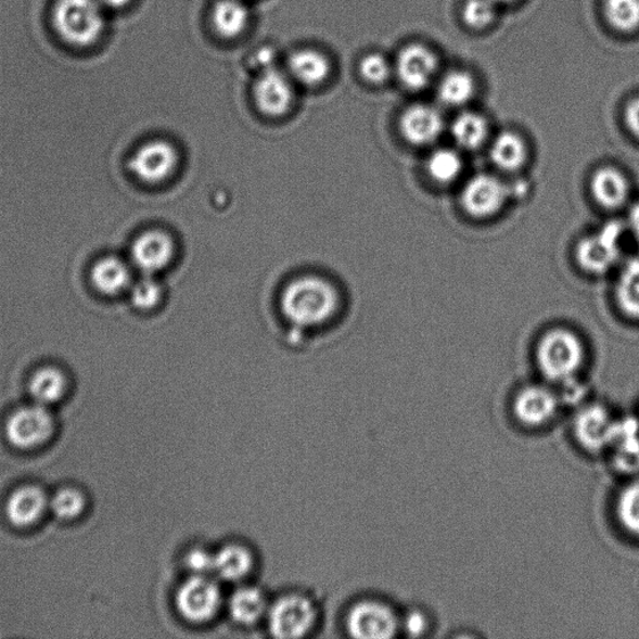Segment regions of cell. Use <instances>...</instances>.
Here are the masks:
<instances>
[{"mask_svg":"<svg viewBox=\"0 0 639 639\" xmlns=\"http://www.w3.org/2000/svg\"><path fill=\"white\" fill-rule=\"evenodd\" d=\"M338 295L333 285L317 277L297 279L281 296V311L295 327L314 328L335 314Z\"/></svg>","mask_w":639,"mask_h":639,"instance_id":"1","label":"cell"},{"mask_svg":"<svg viewBox=\"0 0 639 639\" xmlns=\"http://www.w3.org/2000/svg\"><path fill=\"white\" fill-rule=\"evenodd\" d=\"M52 22L56 35L76 48L94 46L105 30L103 5L99 0H55Z\"/></svg>","mask_w":639,"mask_h":639,"instance_id":"2","label":"cell"},{"mask_svg":"<svg viewBox=\"0 0 639 639\" xmlns=\"http://www.w3.org/2000/svg\"><path fill=\"white\" fill-rule=\"evenodd\" d=\"M585 345L568 329H553L537 345L536 358L546 379L563 383L577 375L585 362Z\"/></svg>","mask_w":639,"mask_h":639,"instance_id":"3","label":"cell"},{"mask_svg":"<svg viewBox=\"0 0 639 639\" xmlns=\"http://www.w3.org/2000/svg\"><path fill=\"white\" fill-rule=\"evenodd\" d=\"M627 230L621 222L613 221L580 240L576 251L579 267L595 276H602L616 267L624 253Z\"/></svg>","mask_w":639,"mask_h":639,"instance_id":"4","label":"cell"},{"mask_svg":"<svg viewBox=\"0 0 639 639\" xmlns=\"http://www.w3.org/2000/svg\"><path fill=\"white\" fill-rule=\"evenodd\" d=\"M55 422L47 406L33 404L14 411L7 421L8 442L22 450L43 445L52 437Z\"/></svg>","mask_w":639,"mask_h":639,"instance_id":"5","label":"cell"},{"mask_svg":"<svg viewBox=\"0 0 639 639\" xmlns=\"http://www.w3.org/2000/svg\"><path fill=\"white\" fill-rule=\"evenodd\" d=\"M511 189L493 174H477L464 186L461 204L469 215L475 219L495 217L508 203Z\"/></svg>","mask_w":639,"mask_h":639,"instance_id":"6","label":"cell"},{"mask_svg":"<svg viewBox=\"0 0 639 639\" xmlns=\"http://www.w3.org/2000/svg\"><path fill=\"white\" fill-rule=\"evenodd\" d=\"M177 605L182 617L194 624H203L217 616L219 612L220 588L205 575H196L180 587Z\"/></svg>","mask_w":639,"mask_h":639,"instance_id":"7","label":"cell"},{"mask_svg":"<svg viewBox=\"0 0 639 639\" xmlns=\"http://www.w3.org/2000/svg\"><path fill=\"white\" fill-rule=\"evenodd\" d=\"M179 156L168 141L153 140L141 145L129 161V169L135 176L148 184L159 182L171 177L177 169Z\"/></svg>","mask_w":639,"mask_h":639,"instance_id":"8","label":"cell"},{"mask_svg":"<svg viewBox=\"0 0 639 639\" xmlns=\"http://www.w3.org/2000/svg\"><path fill=\"white\" fill-rule=\"evenodd\" d=\"M317 618L312 603L303 596H287L280 599L269 613L271 634L279 638L304 637Z\"/></svg>","mask_w":639,"mask_h":639,"instance_id":"9","label":"cell"},{"mask_svg":"<svg viewBox=\"0 0 639 639\" xmlns=\"http://www.w3.org/2000/svg\"><path fill=\"white\" fill-rule=\"evenodd\" d=\"M347 627L355 638L386 639L396 635L398 618L388 605L367 601L355 605L348 614Z\"/></svg>","mask_w":639,"mask_h":639,"instance_id":"10","label":"cell"},{"mask_svg":"<svg viewBox=\"0 0 639 639\" xmlns=\"http://www.w3.org/2000/svg\"><path fill=\"white\" fill-rule=\"evenodd\" d=\"M255 103L268 116H281L290 111L294 103V80L287 72L272 68L259 73L254 87Z\"/></svg>","mask_w":639,"mask_h":639,"instance_id":"11","label":"cell"},{"mask_svg":"<svg viewBox=\"0 0 639 639\" xmlns=\"http://www.w3.org/2000/svg\"><path fill=\"white\" fill-rule=\"evenodd\" d=\"M560 409V397L544 385H531L514 397V417L527 427H541L551 422Z\"/></svg>","mask_w":639,"mask_h":639,"instance_id":"12","label":"cell"},{"mask_svg":"<svg viewBox=\"0 0 639 639\" xmlns=\"http://www.w3.org/2000/svg\"><path fill=\"white\" fill-rule=\"evenodd\" d=\"M617 421L602 405H588L577 413L574 433L585 450L599 453L610 448Z\"/></svg>","mask_w":639,"mask_h":639,"instance_id":"13","label":"cell"},{"mask_svg":"<svg viewBox=\"0 0 639 639\" xmlns=\"http://www.w3.org/2000/svg\"><path fill=\"white\" fill-rule=\"evenodd\" d=\"M438 68L437 56L422 44L405 47L397 55L395 72L401 86L420 91L430 86Z\"/></svg>","mask_w":639,"mask_h":639,"instance_id":"14","label":"cell"},{"mask_svg":"<svg viewBox=\"0 0 639 639\" xmlns=\"http://www.w3.org/2000/svg\"><path fill=\"white\" fill-rule=\"evenodd\" d=\"M130 256L139 271L145 276H155L156 272L167 268L172 260V240L161 230L145 231L132 243Z\"/></svg>","mask_w":639,"mask_h":639,"instance_id":"15","label":"cell"},{"mask_svg":"<svg viewBox=\"0 0 639 639\" xmlns=\"http://www.w3.org/2000/svg\"><path fill=\"white\" fill-rule=\"evenodd\" d=\"M445 129L443 114L427 104H414L401 116L400 130L406 141L417 146L434 144Z\"/></svg>","mask_w":639,"mask_h":639,"instance_id":"16","label":"cell"},{"mask_svg":"<svg viewBox=\"0 0 639 639\" xmlns=\"http://www.w3.org/2000/svg\"><path fill=\"white\" fill-rule=\"evenodd\" d=\"M49 499L43 489L37 486H24L14 491L5 506L8 520L14 526L28 527L43 516Z\"/></svg>","mask_w":639,"mask_h":639,"instance_id":"17","label":"cell"},{"mask_svg":"<svg viewBox=\"0 0 639 639\" xmlns=\"http://www.w3.org/2000/svg\"><path fill=\"white\" fill-rule=\"evenodd\" d=\"M591 190L595 201L608 210L626 205L630 193L625 174L613 167H603L593 174Z\"/></svg>","mask_w":639,"mask_h":639,"instance_id":"18","label":"cell"},{"mask_svg":"<svg viewBox=\"0 0 639 639\" xmlns=\"http://www.w3.org/2000/svg\"><path fill=\"white\" fill-rule=\"evenodd\" d=\"M331 73L327 55L315 49H302L289 57L287 74L290 78L304 87H318Z\"/></svg>","mask_w":639,"mask_h":639,"instance_id":"19","label":"cell"},{"mask_svg":"<svg viewBox=\"0 0 639 639\" xmlns=\"http://www.w3.org/2000/svg\"><path fill=\"white\" fill-rule=\"evenodd\" d=\"M90 280L99 293L114 296L130 287L131 272L119 257L105 256L91 268Z\"/></svg>","mask_w":639,"mask_h":639,"instance_id":"20","label":"cell"},{"mask_svg":"<svg viewBox=\"0 0 639 639\" xmlns=\"http://www.w3.org/2000/svg\"><path fill=\"white\" fill-rule=\"evenodd\" d=\"M251 22V12L244 0H218L212 12L213 28L226 39L243 35Z\"/></svg>","mask_w":639,"mask_h":639,"instance_id":"21","label":"cell"},{"mask_svg":"<svg viewBox=\"0 0 639 639\" xmlns=\"http://www.w3.org/2000/svg\"><path fill=\"white\" fill-rule=\"evenodd\" d=\"M610 448L614 464L625 472L639 469V427L632 419L617 421Z\"/></svg>","mask_w":639,"mask_h":639,"instance_id":"22","label":"cell"},{"mask_svg":"<svg viewBox=\"0 0 639 639\" xmlns=\"http://www.w3.org/2000/svg\"><path fill=\"white\" fill-rule=\"evenodd\" d=\"M527 145L516 132L503 131L489 146V159L496 168L506 172L520 170L527 161Z\"/></svg>","mask_w":639,"mask_h":639,"instance_id":"23","label":"cell"},{"mask_svg":"<svg viewBox=\"0 0 639 639\" xmlns=\"http://www.w3.org/2000/svg\"><path fill=\"white\" fill-rule=\"evenodd\" d=\"M489 127L483 115L464 112L456 116L451 126L455 143L463 151H477L488 139Z\"/></svg>","mask_w":639,"mask_h":639,"instance_id":"24","label":"cell"},{"mask_svg":"<svg viewBox=\"0 0 639 639\" xmlns=\"http://www.w3.org/2000/svg\"><path fill=\"white\" fill-rule=\"evenodd\" d=\"M229 610L231 617L238 624L252 626L263 618L265 612L268 611V603L259 589L244 587L231 597Z\"/></svg>","mask_w":639,"mask_h":639,"instance_id":"25","label":"cell"},{"mask_svg":"<svg viewBox=\"0 0 639 639\" xmlns=\"http://www.w3.org/2000/svg\"><path fill=\"white\" fill-rule=\"evenodd\" d=\"M616 301L628 318L639 320V256L624 264L616 282Z\"/></svg>","mask_w":639,"mask_h":639,"instance_id":"26","label":"cell"},{"mask_svg":"<svg viewBox=\"0 0 639 639\" xmlns=\"http://www.w3.org/2000/svg\"><path fill=\"white\" fill-rule=\"evenodd\" d=\"M66 389L64 373L56 368L47 367L33 373L29 393L35 402L48 406L60 401Z\"/></svg>","mask_w":639,"mask_h":639,"instance_id":"27","label":"cell"},{"mask_svg":"<svg viewBox=\"0 0 639 639\" xmlns=\"http://www.w3.org/2000/svg\"><path fill=\"white\" fill-rule=\"evenodd\" d=\"M253 555L245 547L231 545L214 555V572L226 580H239L251 574Z\"/></svg>","mask_w":639,"mask_h":639,"instance_id":"28","label":"cell"},{"mask_svg":"<svg viewBox=\"0 0 639 639\" xmlns=\"http://www.w3.org/2000/svg\"><path fill=\"white\" fill-rule=\"evenodd\" d=\"M476 85L468 72L455 71L446 74L439 81V101L447 106L458 107L468 104L475 95Z\"/></svg>","mask_w":639,"mask_h":639,"instance_id":"29","label":"cell"},{"mask_svg":"<svg viewBox=\"0 0 639 639\" xmlns=\"http://www.w3.org/2000/svg\"><path fill=\"white\" fill-rule=\"evenodd\" d=\"M462 170V157L455 149L439 148L429 157L427 171L431 179L438 184H452L460 178Z\"/></svg>","mask_w":639,"mask_h":639,"instance_id":"30","label":"cell"},{"mask_svg":"<svg viewBox=\"0 0 639 639\" xmlns=\"http://www.w3.org/2000/svg\"><path fill=\"white\" fill-rule=\"evenodd\" d=\"M604 14L613 28L630 33L639 28V0H605Z\"/></svg>","mask_w":639,"mask_h":639,"instance_id":"31","label":"cell"},{"mask_svg":"<svg viewBox=\"0 0 639 639\" xmlns=\"http://www.w3.org/2000/svg\"><path fill=\"white\" fill-rule=\"evenodd\" d=\"M617 517L629 534L639 536V480L627 485L619 494Z\"/></svg>","mask_w":639,"mask_h":639,"instance_id":"32","label":"cell"},{"mask_svg":"<svg viewBox=\"0 0 639 639\" xmlns=\"http://www.w3.org/2000/svg\"><path fill=\"white\" fill-rule=\"evenodd\" d=\"M163 289L154 276L141 277L130 285L131 304L139 310H152L161 303Z\"/></svg>","mask_w":639,"mask_h":639,"instance_id":"33","label":"cell"},{"mask_svg":"<svg viewBox=\"0 0 639 639\" xmlns=\"http://www.w3.org/2000/svg\"><path fill=\"white\" fill-rule=\"evenodd\" d=\"M49 508L56 517L62 520H74L85 511L86 499L76 488H63L55 493L49 500Z\"/></svg>","mask_w":639,"mask_h":639,"instance_id":"34","label":"cell"},{"mask_svg":"<svg viewBox=\"0 0 639 639\" xmlns=\"http://www.w3.org/2000/svg\"><path fill=\"white\" fill-rule=\"evenodd\" d=\"M463 21L472 29H485L491 26L497 15L494 0H468L463 7Z\"/></svg>","mask_w":639,"mask_h":639,"instance_id":"35","label":"cell"},{"mask_svg":"<svg viewBox=\"0 0 639 639\" xmlns=\"http://www.w3.org/2000/svg\"><path fill=\"white\" fill-rule=\"evenodd\" d=\"M393 71L392 64L381 54L367 55L360 63L361 77L371 85H383L392 76Z\"/></svg>","mask_w":639,"mask_h":639,"instance_id":"36","label":"cell"},{"mask_svg":"<svg viewBox=\"0 0 639 639\" xmlns=\"http://www.w3.org/2000/svg\"><path fill=\"white\" fill-rule=\"evenodd\" d=\"M188 564L197 575H206L214 571V555L202 550L192 551L188 555Z\"/></svg>","mask_w":639,"mask_h":639,"instance_id":"37","label":"cell"},{"mask_svg":"<svg viewBox=\"0 0 639 639\" xmlns=\"http://www.w3.org/2000/svg\"><path fill=\"white\" fill-rule=\"evenodd\" d=\"M405 630L411 637L425 635L429 628V619L425 613L412 611L404 622Z\"/></svg>","mask_w":639,"mask_h":639,"instance_id":"38","label":"cell"},{"mask_svg":"<svg viewBox=\"0 0 639 639\" xmlns=\"http://www.w3.org/2000/svg\"><path fill=\"white\" fill-rule=\"evenodd\" d=\"M278 55L276 49L264 47L257 51L253 56L254 68L263 73L272 68H277Z\"/></svg>","mask_w":639,"mask_h":639,"instance_id":"39","label":"cell"},{"mask_svg":"<svg viewBox=\"0 0 639 639\" xmlns=\"http://www.w3.org/2000/svg\"><path fill=\"white\" fill-rule=\"evenodd\" d=\"M625 123L632 136L639 139V98L634 99L626 106Z\"/></svg>","mask_w":639,"mask_h":639,"instance_id":"40","label":"cell"},{"mask_svg":"<svg viewBox=\"0 0 639 639\" xmlns=\"http://www.w3.org/2000/svg\"><path fill=\"white\" fill-rule=\"evenodd\" d=\"M627 229L639 248V201L632 206L628 215Z\"/></svg>","mask_w":639,"mask_h":639,"instance_id":"41","label":"cell"},{"mask_svg":"<svg viewBox=\"0 0 639 639\" xmlns=\"http://www.w3.org/2000/svg\"><path fill=\"white\" fill-rule=\"evenodd\" d=\"M103 7L111 8V10H122L127 7L131 0H99Z\"/></svg>","mask_w":639,"mask_h":639,"instance_id":"42","label":"cell"},{"mask_svg":"<svg viewBox=\"0 0 639 639\" xmlns=\"http://www.w3.org/2000/svg\"><path fill=\"white\" fill-rule=\"evenodd\" d=\"M494 2L496 4H506V3H511L513 2V0H494Z\"/></svg>","mask_w":639,"mask_h":639,"instance_id":"43","label":"cell"}]
</instances>
